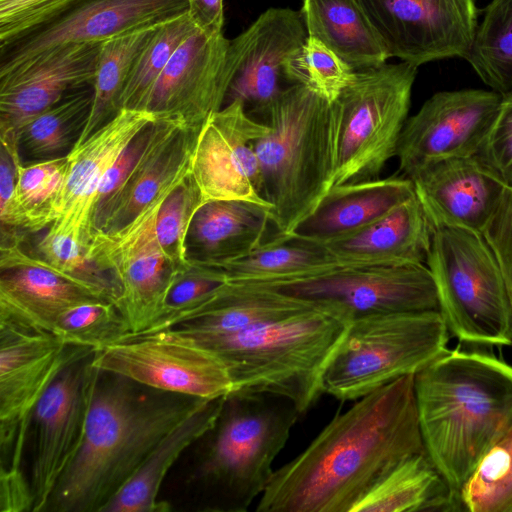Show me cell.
<instances>
[{
	"label": "cell",
	"instance_id": "1",
	"mask_svg": "<svg viewBox=\"0 0 512 512\" xmlns=\"http://www.w3.org/2000/svg\"><path fill=\"white\" fill-rule=\"evenodd\" d=\"M414 376L336 415L303 452L273 471L256 511L351 512L395 465L426 452Z\"/></svg>",
	"mask_w": 512,
	"mask_h": 512
},
{
	"label": "cell",
	"instance_id": "2",
	"mask_svg": "<svg viewBox=\"0 0 512 512\" xmlns=\"http://www.w3.org/2000/svg\"><path fill=\"white\" fill-rule=\"evenodd\" d=\"M146 389L99 370L82 443L44 511L100 512L159 440L203 400Z\"/></svg>",
	"mask_w": 512,
	"mask_h": 512
},
{
	"label": "cell",
	"instance_id": "3",
	"mask_svg": "<svg viewBox=\"0 0 512 512\" xmlns=\"http://www.w3.org/2000/svg\"><path fill=\"white\" fill-rule=\"evenodd\" d=\"M479 348H448L414 376L426 453L459 494L512 422V365Z\"/></svg>",
	"mask_w": 512,
	"mask_h": 512
},
{
	"label": "cell",
	"instance_id": "4",
	"mask_svg": "<svg viewBox=\"0 0 512 512\" xmlns=\"http://www.w3.org/2000/svg\"><path fill=\"white\" fill-rule=\"evenodd\" d=\"M268 133L255 142L264 196L278 237H289L334 185L338 118L334 101L302 84L270 105Z\"/></svg>",
	"mask_w": 512,
	"mask_h": 512
},
{
	"label": "cell",
	"instance_id": "5",
	"mask_svg": "<svg viewBox=\"0 0 512 512\" xmlns=\"http://www.w3.org/2000/svg\"><path fill=\"white\" fill-rule=\"evenodd\" d=\"M346 326L312 308L239 333L184 338L223 360L232 391L279 395L291 400L302 414L323 393L324 368Z\"/></svg>",
	"mask_w": 512,
	"mask_h": 512
},
{
	"label": "cell",
	"instance_id": "6",
	"mask_svg": "<svg viewBox=\"0 0 512 512\" xmlns=\"http://www.w3.org/2000/svg\"><path fill=\"white\" fill-rule=\"evenodd\" d=\"M300 415L279 395L235 390L225 396L195 473L215 492V510L244 512L262 495Z\"/></svg>",
	"mask_w": 512,
	"mask_h": 512
},
{
	"label": "cell",
	"instance_id": "7",
	"mask_svg": "<svg viewBox=\"0 0 512 512\" xmlns=\"http://www.w3.org/2000/svg\"><path fill=\"white\" fill-rule=\"evenodd\" d=\"M450 333L439 311L379 314L346 329L322 374V391L358 400L415 375L447 349Z\"/></svg>",
	"mask_w": 512,
	"mask_h": 512
},
{
	"label": "cell",
	"instance_id": "8",
	"mask_svg": "<svg viewBox=\"0 0 512 512\" xmlns=\"http://www.w3.org/2000/svg\"><path fill=\"white\" fill-rule=\"evenodd\" d=\"M426 265L450 335L475 347L512 346V303L498 261L482 234L436 227Z\"/></svg>",
	"mask_w": 512,
	"mask_h": 512
},
{
	"label": "cell",
	"instance_id": "9",
	"mask_svg": "<svg viewBox=\"0 0 512 512\" xmlns=\"http://www.w3.org/2000/svg\"><path fill=\"white\" fill-rule=\"evenodd\" d=\"M416 74L417 66L402 61L354 72L334 101L338 118L334 185L378 178L396 156Z\"/></svg>",
	"mask_w": 512,
	"mask_h": 512
},
{
	"label": "cell",
	"instance_id": "10",
	"mask_svg": "<svg viewBox=\"0 0 512 512\" xmlns=\"http://www.w3.org/2000/svg\"><path fill=\"white\" fill-rule=\"evenodd\" d=\"M173 188L123 227L95 231L87 248L92 263L119 289L116 306L130 330L123 339L144 333L162 316L169 290L188 268L165 255L155 231L158 211Z\"/></svg>",
	"mask_w": 512,
	"mask_h": 512
},
{
	"label": "cell",
	"instance_id": "11",
	"mask_svg": "<svg viewBox=\"0 0 512 512\" xmlns=\"http://www.w3.org/2000/svg\"><path fill=\"white\" fill-rule=\"evenodd\" d=\"M254 284L302 300L346 324L379 314L440 312L437 286L426 264L340 266L307 278Z\"/></svg>",
	"mask_w": 512,
	"mask_h": 512
},
{
	"label": "cell",
	"instance_id": "12",
	"mask_svg": "<svg viewBox=\"0 0 512 512\" xmlns=\"http://www.w3.org/2000/svg\"><path fill=\"white\" fill-rule=\"evenodd\" d=\"M95 350L67 345L45 330L0 320V445L6 468L20 469L35 407L57 376ZM3 467V466H2Z\"/></svg>",
	"mask_w": 512,
	"mask_h": 512
},
{
	"label": "cell",
	"instance_id": "13",
	"mask_svg": "<svg viewBox=\"0 0 512 512\" xmlns=\"http://www.w3.org/2000/svg\"><path fill=\"white\" fill-rule=\"evenodd\" d=\"M91 362L100 371L167 393L214 399L233 390L229 371L217 354L169 330L95 350Z\"/></svg>",
	"mask_w": 512,
	"mask_h": 512
},
{
	"label": "cell",
	"instance_id": "14",
	"mask_svg": "<svg viewBox=\"0 0 512 512\" xmlns=\"http://www.w3.org/2000/svg\"><path fill=\"white\" fill-rule=\"evenodd\" d=\"M501 100L493 90L435 93L404 125L396 152L399 170L409 177L435 161L477 155Z\"/></svg>",
	"mask_w": 512,
	"mask_h": 512
},
{
	"label": "cell",
	"instance_id": "15",
	"mask_svg": "<svg viewBox=\"0 0 512 512\" xmlns=\"http://www.w3.org/2000/svg\"><path fill=\"white\" fill-rule=\"evenodd\" d=\"M269 131L252 119L241 100H233L202 126L191 159L190 175L204 204L214 200H244L272 210L264 196L255 142Z\"/></svg>",
	"mask_w": 512,
	"mask_h": 512
},
{
	"label": "cell",
	"instance_id": "16",
	"mask_svg": "<svg viewBox=\"0 0 512 512\" xmlns=\"http://www.w3.org/2000/svg\"><path fill=\"white\" fill-rule=\"evenodd\" d=\"M390 57L420 66L465 58L477 28L475 0H358Z\"/></svg>",
	"mask_w": 512,
	"mask_h": 512
},
{
	"label": "cell",
	"instance_id": "17",
	"mask_svg": "<svg viewBox=\"0 0 512 512\" xmlns=\"http://www.w3.org/2000/svg\"><path fill=\"white\" fill-rule=\"evenodd\" d=\"M93 353L69 364L45 391L33 412L36 436L30 482L33 512L44 511L82 443L99 375L91 362Z\"/></svg>",
	"mask_w": 512,
	"mask_h": 512
},
{
	"label": "cell",
	"instance_id": "18",
	"mask_svg": "<svg viewBox=\"0 0 512 512\" xmlns=\"http://www.w3.org/2000/svg\"><path fill=\"white\" fill-rule=\"evenodd\" d=\"M188 10V0H83L1 50L0 78L27 67L55 48L100 43L124 33L162 25Z\"/></svg>",
	"mask_w": 512,
	"mask_h": 512
},
{
	"label": "cell",
	"instance_id": "19",
	"mask_svg": "<svg viewBox=\"0 0 512 512\" xmlns=\"http://www.w3.org/2000/svg\"><path fill=\"white\" fill-rule=\"evenodd\" d=\"M230 40L223 32L199 28L175 51L159 76L145 110L189 127L204 123L225 104L230 86L227 55Z\"/></svg>",
	"mask_w": 512,
	"mask_h": 512
},
{
	"label": "cell",
	"instance_id": "20",
	"mask_svg": "<svg viewBox=\"0 0 512 512\" xmlns=\"http://www.w3.org/2000/svg\"><path fill=\"white\" fill-rule=\"evenodd\" d=\"M308 37L301 11L269 8L230 40L227 68L230 86L225 104L241 100L266 115L282 88L288 58Z\"/></svg>",
	"mask_w": 512,
	"mask_h": 512
},
{
	"label": "cell",
	"instance_id": "21",
	"mask_svg": "<svg viewBox=\"0 0 512 512\" xmlns=\"http://www.w3.org/2000/svg\"><path fill=\"white\" fill-rule=\"evenodd\" d=\"M21 242L22 237L1 240L0 320L52 333L71 308L110 301L95 287L27 253Z\"/></svg>",
	"mask_w": 512,
	"mask_h": 512
},
{
	"label": "cell",
	"instance_id": "22",
	"mask_svg": "<svg viewBox=\"0 0 512 512\" xmlns=\"http://www.w3.org/2000/svg\"><path fill=\"white\" fill-rule=\"evenodd\" d=\"M156 119L147 110L120 109L71 150L59 215L48 230L71 236L88 248L95 232L96 196L105 175L131 140Z\"/></svg>",
	"mask_w": 512,
	"mask_h": 512
},
{
	"label": "cell",
	"instance_id": "23",
	"mask_svg": "<svg viewBox=\"0 0 512 512\" xmlns=\"http://www.w3.org/2000/svg\"><path fill=\"white\" fill-rule=\"evenodd\" d=\"M100 43L55 48L0 78V141L18 147L20 131L70 92L92 86Z\"/></svg>",
	"mask_w": 512,
	"mask_h": 512
},
{
	"label": "cell",
	"instance_id": "24",
	"mask_svg": "<svg viewBox=\"0 0 512 512\" xmlns=\"http://www.w3.org/2000/svg\"><path fill=\"white\" fill-rule=\"evenodd\" d=\"M408 178L434 228L480 234L507 187L476 156L435 161Z\"/></svg>",
	"mask_w": 512,
	"mask_h": 512
},
{
	"label": "cell",
	"instance_id": "25",
	"mask_svg": "<svg viewBox=\"0 0 512 512\" xmlns=\"http://www.w3.org/2000/svg\"><path fill=\"white\" fill-rule=\"evenodd\" d=\"M157 131L142 159L119 192L94 219L95 231H113L131 222L151 203L190 174L201 128L157 118Z\"/></svg>",
	"mask_w": 512,
	"mask_h": 512
},
{
	"label": "cell",
	"instance_id": "26",
	"mask_svg": "<svg viewBox=\"0 0 512 512\" xmlns=\"http://www.w3.org/2000/svg\"><path fill=\"white\" fill-rule=\"evenodd\" d=\"M312 308L259 284L225 282L203 302L174 317L164 330L188 338L228 335Z\"/></svg>",
	"mask_w": 512,
	"mask_h": 512
},
{
	"label": "cell",
	"instance_id": "27",
	"mask_svg": "<svg viewBox=\"0 0 512 512\" xmlns=\"http://www.w3.org/2000/svg\"><path fill=\"white\" fill-rule=\"evenodd\" d=\"M433 233L415 194L370 225L324 246L343 267L426 264Z\"/></svg>",
	"mask_w": 512,
	"mask_h": 512
},
{
	"label": "cell",
	"instance_id": "28",
	"mask_svg": "<svg viewBox=\"0 0 512 512\" xmlns=\"http://www.w3.org/2000/svg\"><path fill=\"white\" fill-rule=\"evenodd\" d=\"M414 195L406 176L334 185L315 211L282 238L324 245L363 229Z\"/></svg>",
	"mask_w": 512,
	"mask_h": 512
},
{
	"label": "cell",
	"instance_id": "29",
	"mask_svg": "<svg viewBox=\"0 0 512 512\" xmlns=\"http://www.w3.org/2000/svg\"><path fill=\"white\" fill-rule=\"evenodd\" d=\"M271 208L244 200H214L195 213L186 239L190 264L218 267L246 257L264 242Z\"/></svg>",
	"mask_w": 512,
	"mask_h": 512
},
{
	"label": "cell",
	"instance_id": "30",
	"mask_svg": "<svg viewBox=\"0 0 512 512\" xmlns=\"http://www.w3.org/2000/svg\"><path fill=\"white\" fill-rule=\"evenodd\" d=\"M223 397L203 399L168 431L141 466L101 508L100 512H162L169 503L158 499L161 485L182 452L202 439L215 425Z\"/></svg>",
	"mask_w": 512,
	"mask_h": 512
},
{
	"label": "cell",
	"instance_id": "31",
	"mask_svg": "<svg viewBox=\"0 0 512 512\" xmlns=\"http://www.w3.org/2000/svg\"><path fill=\"white\" fill-rule=\"evenodd\" d=\"M465 511L455 492L426 452L395 465L353 507L351 512Z\"/></svg>",
	"mask_w": 512,
	"mask_h": 512
},
{
	"label": "cell",
	"instance_id": "32",
	"mask_svg": "<svg viewBox=\"0 0 512 512\" xmlns=\"http://www.w3.org/2000/svg\"><path fill=\"white\" fill-rule=\"evenodd\" d=\"M301 13L308 36L324 43L355 71L382 65L390 58L358 0H303Z\"/></svg>",
	"mask_w": 512,
	"mask_h": 512
},
{
	"label": "cell",
	"instance_id": "33",
	"mask_svg": "<svg viewBox=\"0 0 512 512\" xmlns=\"http://www.w3.org/2000/svg\"><path fill=\"white\" fill-rule=\"evenodd\" d=\"M338 267L324 245L277 236L246 257L214 268L222 272L226 282L271 284L311 277Z\"/></svg>",
	"mask_w": 512,
	"mask_h": 512
},
{
	"label": "cell",
	"instance_id": "34",
	"mask_svg": "<svg viewBox=\"0 0 512 512\" xmlns=\"http://www.w3.org/2000/svg\"><path fill=\"white\" fill-rule=\"evenodd\" d=\"M69 170L68 155L17 166L12 206L0 219L1 232H38L58 218Z\"/></svg>",
	"mask_w": 512,
	"mask_h": 512
},
{
	"label": "cell",
	"instance_id": "35",
	"mask_svg": "<svg viewBox=\"0 0 512 512\" xmlns=\"http://www.w3.org/2000/svg\"><path fill=\"white\" fill-rule=\"evenodd\" d=\"M92 101V87L74 90L24 126L18 138L22 162L68 155L86 126Z\"/></svg>",
	"mask_w": 512,
	"mask_h": 512
},
{
	"label": "cell",
	"instance_id": "36",
	"mask_svg": "<svg viewBox=\"0 0 512 512\" xmlns=\"http://www.w3.org/2000/svg\"><path fill=\"white\" fill-rule=\"evenodd\" d=\"M159 26L124 33L101 43L92 84L91 111L77 144L117 114L119 98L134 62Z\"/></svg>",
	"mask_w": 512,
	"mask_h": 512
},
{
	"label": "cell",
	"instance_id": "37",
	"mask_svg": "<svg viewBox=\"0 0 512 512\" xmlns=\"http://www.w3.org/2000/svg\"><path fill=\"white\" fill-rule=\"evenodd\" d=\"M465 59L491 90L512 92V0H492Z\"/></svg>",
	"mask_w": 512,
	"mask_h": 512
},
{
	"label": "cell",
	"instance_id": "38",
	"mask_svg": "<svg viewBox=\"0 0 512 512\" xmlns=\"http://www.w3.org/2000/svg\"><path fill=\"white\" fill-rule=\"evenodd\" d=\"M197 29L189 12L157 28L134 62L119 98V110H145L151 92L171 57Z\"/></svg>",
	"mask_w": 512,
	"mask_h": 512
},
{
	"label": "cell",
	"instance_id": "39",
	"mask_svg": "<svg viewBox=\"0 0 512 512\" xmlns=\"http://www.w3.org/2000/svg\"><path fill=\"white\" fill-rule=\"evenodd\" d=\"M466 512L512 511V422L461 490Z\"/></svg>",
	"mask_w": 512,
	"mask_h": 512
},
{
	"label": "cell",
	"instance_id": "40",
	"mask_svg": "<svg viewBox=\"0 0 512 512\" xmlns=\"http://www.w3.org/2000/svg\"><path fill=\"white\" fill-rule=\"evenodd\" d=\"M354 72L324 43L308 36L286 61L283 75L292 84L308 86L333 102L351 81Z\"/></svg>",
	"mask_w": 512,
	"mask_h": 512
},
{
	"label": "cell",
	"instance_id": "41",
	"mask_svg": "<svg viewBox=\"0 0 512 512\" xmlns=\"http://www.w3.org/2000/svg\"><path fill=\"white\" fill-rule=\"evenodd\" d=\"M52 333L67 345L98 350L120 342L130 330L113 302L98 301L65 312L55 323Z\"/></svg>",
	"mask_w": 512,
	"mask_h": 512
},
{
	"label": "cell",
	"instance_id": "42",
	"mask_svg": "<svg viewBox=\"0 0 512 512\" xmlns=\"http://www.w3.org/2000/svg\"><path fill=\"white\" fill-rule=\"evenodd\" d=\"M204 204L202 194L189 174L163 201L156 218L155 231L165 255L174 263L189 267L186 239L192 219Z\"/></svg>",
	"mask_w": 512,
	"mask_h": 512
},
{
	"label": "cell",
	"instance_id": "43",
	"mask_svg": "<svg viewBox=\"0 0 512 512\" xmlns=\"http://www.w3.org/2000/svg\"><path fill=\"white\" fill-rule=\"evenodd\" d=\"M83 0H0V50L55 20Z\"/></svg>",
	"mask_w": 512,
	"mask_h": 512
},
{
	"label": "cell",
	"instance_id": "44",
	"mask_svg": "<svg viewBox=\"0 0 512 512\" xmlns=\"http://www.w3.org/2000/svg\"><path fill=\"white\" fill-rule=\"evenodd\" d=\"M225 282L224 275L219 269L190 264L169 290L162 316L148 330L137 336L164 330L174 317L203 302Z\"/></svg>",
	"mask_w": 512,
	"mask_h": 512
},
{
	"label": "cell",
	"instance_id": "45",
	"mask_svg": "<svg viewBox=\"0 0 512 512\" xmlns=\"http://www.w3.org/2000/svg\"><path fill=\"white\" fill-rule=\"evenodd\" d=\"M475 156L507 187H512V92L502 95L498 113Z\"/></svg>",
	"mask_w": 512,
	"mask_h": 512
},
{
	"label": "cell",
	"instance_id": "46",
	"mask_svg": "<svg viewBox=\"0 0 512 512\" xmlns=\"http://www.w3.org/2000/svg\"><path fill=\"white\" fill-rule=\"evenodd\" d=\"M482 236L498 261L512 303V187H506Z\"/></svg>",
	"mask_w": 512,
	"mask_h": 512
},
{
	"label": "cell",
	"instance_id": "47",
	"mask_svg": "<svg viewBox=\"0 0 512 512\" xmlns=\"http://www.w3.org/2000/svg\"><path fill=\"white\" fill-rule=\"evenodd\" d=\"M33 494L21 471H0V510L1 512L32 511Z\"/></svg>",
	"mask_w": 512,
	"mask_h": 512
},
{
	"label": "cell",
	"instance_id": "48",
	"mask_svg": "<svg viewBox=\"0 0 512 512\" xmlns=\"http://www.w3.org/2000/svg\"><path fill=\"white\" fill-rule=\"evenodd\" d=\"M224 0H188L189 14L197 27L208 33L222 32Z\"/></svg>",
	"mask_w": 512,
	"mask_h": 512
},
{
	"label": "cell",
	"instance_id": "49",
	"mask_svg": "<svg viewBox=\"0 0 512 512\" xmlns=\"http://www.w3.org/2000/svg\"><path fill=\"white\" fill-rule=\"evenodd\" d=\"M512 512V511H511Z\"/></svg>",
	"mask_w": 512,
	"mask_h": 512
}]
</instances>
